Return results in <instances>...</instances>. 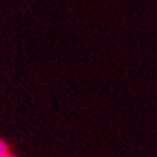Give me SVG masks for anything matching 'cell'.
Returning <instances> with one entry per match:
<instances>
[{
  "label": "cell",
  "mask_w": 157,
  "mask_h": 157,
  "mask_svg": "<svg viewBox=\"0 0 157 157\" xmlns=\"http://www.w3.org/2000/svg\"><path fill=\"white\" fill-rule=\"evenodd\" d=\"M8 157H18V155H15V154H10Z\"/></svg>",
  "instance_id": "7a4b0ae2"
},
{
  "label": "cell",
  "mask_w": 157,
  "mask_h": 157,
  "mask_svg": "<svg viewBox=\"0 0 157 157\" xmlns=\"http://www.w3.org/2000/svg\"><path fill=\"white\" fill-rule=\"evenodd\" d=\"M11 152H10V146L6 144L3 140H0V157H8Z\"/></svg>",
  "instance_id": "6da1fadb"
}]
</instances>
